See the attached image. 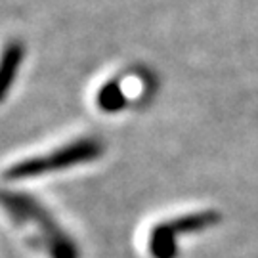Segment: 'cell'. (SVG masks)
I'll return each instance as SVG.
<instances>
[{"label": "cell", "mask_w": 258, "mask_h": 258, "mask_svg": "<svg viewBox=\"0 0 258 258\" xmlns=\"http://www.w3.org/2000/svg\"><path fill=\"white\" fill-rule=\"evenodd\" d=\"M102 153V142L92 138L77 140L73 144H67V146L55 149V151L48 153V155L31 157L27 161L12 165L4 176L8 180L37 178V176H44L46 172H52V170H63V168H69V166H77L83 165V163L96 161Z\"/></svg>", "instance_id": "obj_2"}, {"label": "cell", "mask_w": 258, "mask_h": 258, "mask_svg": "<svg viewBox=\"0 0 258 258\" xmlns=\"http://www.w3.org/2000/svg\"><path fill=\"white\" fill-rule=\"evenodd\" d=\"M25 55V50L18 42H10L8 46L2 50L0 55V102L6 98L12 84L16 81L19 71V63Z\"/></svg>", "instance_id": "obj_3"}, {"label": "cell", "mask_w": 258, "mask_h": 258, "mask_svg": "<svg viewBox=\"0 0 258 258\" xmlns=\"http://www.w3.org/2000/svg\"><path fill=\"white\" fill-rule=\"evenodd\" d=\"M149 252L153 258H176L178 256V237L170 230L168 222L157 224L149 237Z\"/></svg>", "instance_id": "obj_4"}, {"label": "cell", "mask_w": 258, "mask_h": 258, "mask_svg": "<svg viewBox=\"0 0 258 258\" xmlns=\"http://www.w3.org/2000/svg\"><path fill=\"white\" fill-rule=\"evenodd\" d=\"M98 107L105 113H117L126 105V98L120 88L119 81H107L102 88L98 90V98H96Z\"/></svg>", "instance_id": "obj_5"}, {"label": "cell", "mask_w": 258, "mask_h": 258, "mask_svg": "<svg viewBox=\"0 0 258 258\" xmlns=\"http://www.w3.org/2000/svg\"><path fill=\"white\" fill-rule=\"evenodd\" d=\"M0 205L18 224L35 226L40 230V245L48 250L50 258H79V249L73 239L67 237V233L59 230L55 222L48 216V212L31 197L4 191L0 194Z\"/></svg>", "instance_id": "obj_1"}]
</instances>
